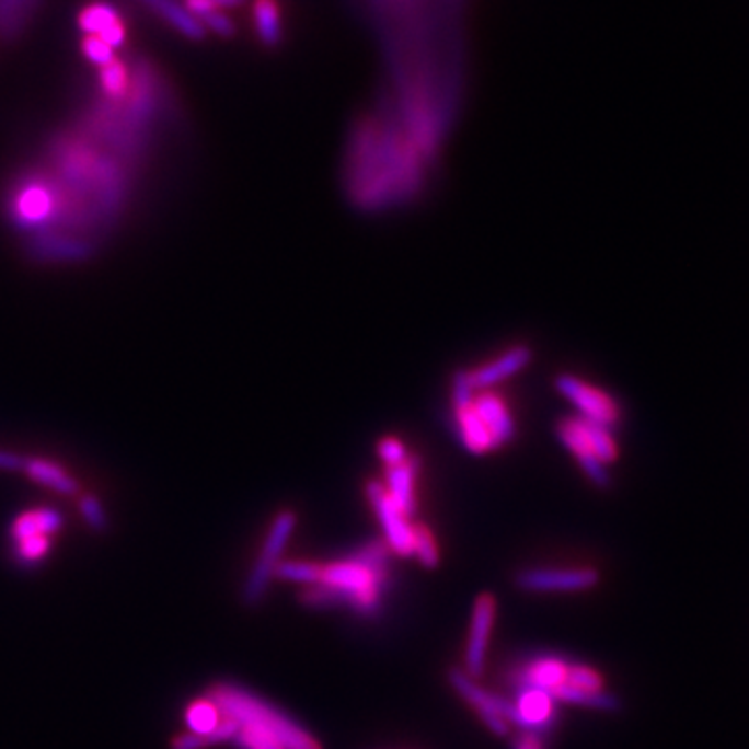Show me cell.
Returning <instances> with one entry per match:
<instances>
[{"label": "cell", "mask_w": 749, "mask_h": 749, "mask_svg": "<svg viewBox=\"0 0 749 749\" xmlns=\"http://www.w3.org/2000/svg\"><path fill=\"white\" fill-rule=\"evenodd\" d=\"M494 619H496V600H494V596H489V594L479 596L477 602H475V610H473L469 645H466V654H464L466 675L471 679L481 677V672L485 668V654H487V644H489V633H492V626H494Z\"/></svg>", "instance_id": "9c48e42d"}, {"label": "cell", "mask_w": 749, "mask_h": 749, "mask_svg": "<svg viewBox=\"0 0 749 749\" xmlns=\"http://www.w3.org/2000/svg\"><path fill=\"white\" fill-rule=\"evenodd\" d=\"M62 517L55 508H34L20 515L11 525V538L15 543L34 538H53L61 529Z\"/></svg>", "instance_id": "2e32d148"}, {"label": "cell", "mask_w": 749, "mask_h": 749, "mask_svg": "<svg viewBox=\"0 0 749 749\" xmlns=\"http://www.w3.org/2000/svg\"><path fill=\"white\" fill-rule=\"evenodd\" d=\"M598 583V573L591 568H575V571H525L517 577V585L527 591H581Z\"/></svg>", "instance_id": "30bf717a"}, {"label": "cell", "mask_w": 749, "mask_h": 749, "mask_svg": "<svg viewBox=\"0 0 749 749\" xmlns=\"http://www.w3.org/2000/svg\"><path fill=\"white\" fill-rule=\"evenodd\" d=\"M50 548V538H34V540L20 541L15 543V550H18V558L21 562H38L41 558L46 556Z\"/></svg>", "instance_id": "1f68e13d"}, {"label": "cell", "mask_w": 749, "mask_h": 749, "mask_svg": "<svg viewBox=\"0 0 749 749\" xmlns=\"http://www.w3.org/2000/svg\"><path fill=\"white\" fill-rule=\"evenodd\" d=\"M146 7L157 13L161 20H165L173 30H177L182 36L189 41H203L207 27L196 20L177 0H140Z\"/></svg>", "instance_id": "d6986e66"}, {"label": "cell", "mask_w": 749, "mask_h": 749, "mask_svg": "<svg viewBox=\"0 0 749 749\" xmlns=\"http://www.w3.org/2000/svg\"><path fill=\"white\" fill-rule=\"evenodd\" d=\"M38 4L41 0H0V41H15L34 18Z\"/></svg>", "instance_id": "44dd1931"}, {"label": "cell", "mask_w": 749, "mask_h": 749, "mask_svg": "<svg viewBox=\"0 0 749 749\" xmlns=\"http://www.w3.org/2000/svg\"><path fill=\"white\" fill-rule=\"evenodd\" d=\"M80 27L85 36H96L106 42L113 50L125 42V25L115 7L106 2L88 4L80 15Z\"/></svg>", "instance_id": "7c38bea8"}, {"label": "cell", "mask_w": 749, "mask_h": 749, "mask_svg": "<svg viewBox=\"0 0 749 749\" xmlns=\"http://www.w3.org/2000/svg\"><path fill=\"white\" fill-rule=\"evenodd\" d=\"M23 473H27V477L34 479L36 483L61 496H76L80 492V483L71 477L61 464L46 458H25Z\"/></svg>", "instance_id": "ac0fdd59"}, {"label": "cell", "mask_w": 749, "mask_h": 749, "mask_svg": "<svg viewBox=\"0 0 749 749\" xmlns=\"http://www.w3.org/2000/svg\"><path fill=\"white\" fill-rule=\"evenodd\" d=\"M416 460L415 458H406L404 462L390 466L388 469V496L392 498L395 506L406 515L413 517L415 515V477H416Z\"/></svg>", "instance_id": "e0dca14e"}, {"label": "cell", "mask_w": 749, "mask_h": 749, "mask_svg": "<svg viewBox=\"0 0 749 749\" xmlns=\"http://www.w3.org/2000/svg\"><path fill=\"white\" fill-rule=\"evenodd\" d=\"M80 510H82L83 519L92 529H96V531L106 529V512H104L101 499L94 498V496H82Z\"/></svg>", "instance_id": "4dcf8cb0"}, {"label": "cell", "mask_w": 749, "mask_h": 749, "mask_svg": "<svg viewBox=\"0 0 749 749\" xmlns=\"http://www.w3.org/2000/svg\"><path fill=\"white\" fill-rule=\"evenodd\" d=\"M246 0H186V9L200 21L208 13H226L228 9H235V7H242Z\"/></svg>", "instance_id": "83f0119b"}, {"label": "cell", "mask_w": 749, "mask_h": 749, "mask_svg": "<svg viewBox=\"0 0 749 749\" xmlns=\"http://www.w3.org/2000/svg\"><path fill=\"white\" fill-rule=\"evenodd\" d=\"M82 48L85 59L94 62V65H99V67H104V65L115 61V50L106 42L96 38V36H85Z\"/></svg>", "instance_id": "f546056e"}, {"label": "cell", "mask_w": 749, "mask_h": 749, "mask_svg": "<svg viewBox=\"0 0 749 749\" xmlns=\"http://www.w3.org/2000/svg\"><path fill=\"white\" fill-rule=\"evenodd\" d=\"M568 670H571V665L566 660L545 656V658H538L522 666L515 672L512 681L519 689H541V691L552 693L556 687L568 683Z\"/></svg>", "instance_id": "4fadbf2b"}, {"label": "cell", "mask_w": 749, "mask_h": 749, "mask_svg": "<svg viewBox=\"0 0 749 749\" xmlns=\"http://www.w3.org/2000/svg\"><path fill=\"white\" fill-rule=\"evenodd\" d=\"M252 15L256 34L261 42L269 48L279 46L284 41V13L279 0H254Z\"/></svg>", "instance_id": "ffe728a7"}, {"label": "cell", "mask_w": 749, "mask_h": 749, "mask_svg": "<svg viewBox=\"0 0 749 749\" xmlns=\"http://www.w3.org/2000/svg\"><path fill=\"white\" fill-rule=\"evenodd\" d=\"M200 23H203L205 27H208V30H212L215 34L223 36V38H231V36H235V23L229 20L228 15H226V13H221V11H217V13H208V15H205V18L200 20Z\"/></svg>", "instance_id": "836d02e7"}, {"label": "cell", "mask_w": 749, "mask_h": 749, "mask_svg": "<svg viewBox=\"0 0 749 749\" xmlns=\"http://www.w3.org/2000/svg\"><path fill=\"white\" fill-rule=\"evenodd\" d=\"M556 390L561 392L583 418L614 429L621 420V408L612 395L600 388L583 381L575 374L564 373L556 379Z\"/></svg>", "instance_id": "8992f818"}, {"label": "cell", "mask_w": 749, "mask_h": 749, "mask_svg": "<svg viewBox=\"0 0 749 749\" xmlns=\"http://www.w3.org/2000/svg\"><path fill=\"white\" fill-rule=\"evenodd\" d=\"M233 741L240 749H286L273 733L258 727H240Z\"/></svg>", "instance_id": "4316f807"}, {"label": "cell", "mask_w": 749, "mask_h": 749, "mask_svg": "<svg viewBox=\"0 0 749 749\" xmlns=\"http://www.w3.org/2000/svg\"><path fill=\"white\" fill-rule=\"evenodd\" d=\"M379 458L383 460V464L390 469L400 462H404L408 454H406V446L395 439V437H385L379 441Z\"/></svg>", "instance_id": "d6a6232c"}, {"label": "cell", "mask_w": 749, "mask_h": 749, "mask_svg": "<svg viewBox=\"0 0 749 749\" xmlns=\"http://www.w3.org/2000/svg\"><path fill=\"white\" fill-rule=\"evenodd\" d=\"M219 721H221L219 710L212 706V702H208L207 698H203V700H198L187 707L186 723L189 733L208 737L219 725Z\"/></svg>", "instance_id": "cb8c5ba5"}, {"label": "cell", "mask_w": 749, "mask_h": 749, "mask_svg": "<svg viewBox=\"0 0 749 749\" xmlns=\"http://www.w3.org/2000/svg\"><path fill=\"white\" fill-rule=\"evenodd\" d=\"M210 744H208L207 737L203 735H196V733H184V735H177L171 744L173 749H207Z\"/></svg>", "instance_id": "e575fe53"}, {"label": "cell", "mask_w": 749, "mask_h": 749, "mask_svg": "<svg viewBox=\"0 0 749 749\" xmlns=\"http://www.w3.org/2000/svg\"><path fill=\"white\" fill-rule=\"evenodd\" d=\"M293 527H296V515L290 512V510L279 512L275 520H273L269 533H267V540L263 543L261 556L254 562V568H252L246 587H244V600H246V603L261 602V598L265 596L270 579L275 577V568L279 564V556L286 550L291 533H293Z\"/></svg>", "instance_id": "277c9868"}, {"label": "cell", "mask_w": 749, "mask_h": 749, "mask_svg": "<svg viewBox=\"0 0 749 749\" xmlns=\"http://www.w3.org/2000/svg\"><path fill=\"white\" fill-rule=\"evenodd\" d=\"M413 554L427 568H436L439 562L434 533L425 525H413Z\"/></svg>", "instance_id": "484cf974"}, {"label": "cell", "mask_w": 749, "mask_h": 749, "mask_svg": "<svg viewBox=\"0 0 749 749\" xmlns=\"http://www.w3.org/2000/svg\"><path fill=\"white\" fill-rule=\"evenodd\" d=\"M554 700H562L568 704H577V706L596 707V710H619V700L612 693L606 691H585L579 687L564 685L556 687L550 693Z\"/></svg>", "instance_id": "7402d4cb"}, {"label": "cell", "mask_w": 749, "mask_h": 749, "mask_svg": "<svg viewBox=\"0 0 749 749\" xmlns=\"http://www.w3.org/2000/svg\"><path fill=\"white\" fill-rule=\"evenodd\" d=\"M385 561L388 543L369 541L353 556L323 566L321 581L302 594V602L311 606L346 603L362 614H374L388 579Z\"/></svg>", "instance_id": "6da1fadb"}, {"label": "cell", "mask_w": 749, "mask_h": 749, "mask_svg": "<svg viewBox=\"0 0 749 749\" xmlns=\"http://www.w3.org/2000/svg\"><path fill=\"white\" fill-rule=\"evenodd\" d=\"M556 431L566 450L579 460L585 475L602 487L608 485V466L619 458L612 429L577 415L562 418Z\"/></svg>", "instance_id": "3957f363"}, {"label": "cell", "mask_w": 749, "mask_h": 749, "mask_svg": "<svg viewBox=\"0 0 749 749\" xmlns=\"http://www.w3.org/2000/svg\"><path fill=\"white\" fill-rule=\"evenodd\" d=\"M529 362H531V350L527 346H517V348H510L508 353L502 354L498 358H494L492 362L481 365L475 371H466V377H469V383L475 392H485L502 381L520 373Z\"/></svg>", "instance_id": "8fae6325"}, {"label": "cell", "mask_w": 749, "mask_h": 749, "mask_svg": "<svg viewBox=\"0 0 749 749\" xmlns=\"http://www.w3.org/2000/svg\"><path fill=\"white\" fill-rule=\"evenodd\" d=\"M568 685L579 687L585 691H603L602 677L594 668L583 665H571Z\"/></svg>", "instance_id": "f1b7e54d"}, {"label": "cell", "mask_w": 749, "mask_h": 749, "mask_svg": "<svg viewBox=\"0 0 749 749\" xmlns=\"http://www.w3.org/2000/svg\"><path fill=\"white\" fill-rule=\"evenodd\" d=\"M101 85H103L104 101L117 103L125 99L129 90V71L122 61H111L101 67Z\"/></svg>", "instance_id": "603a6c76"}, {"label": "cell", "mask_w": 749, "mask_h": 749, "mask_svg": "<svg viewBox=\"0 0 749 749\" xmlns=\"http://www.w3.org/2000/svg\"><path fill=\"white\" fill-rule=\"evenodd\" d=\"M475 390L469 383L466 371H458L452 383V400H454V413H457L458 436L462 446L473 454H485L494 450V441L485 425L481 423L475 406H473Z\"/></svg>", "instance_id": "52a82bcc"}, {"label": "cell", "mask_w": 749, "mask_h": 749, "mask_svg": "<svg viewBox=\"0 0 749 749\" xmlns=\"http://www.w3.org/2000/svg\"><path fill=\"white\" fill-rule=\"evenodd\" d=\"M525 725L529 733H545L554 723V698L548 691L541 689H520L519 700H517Z\"/></svg>", "instance_id": "9a60e30c"}, {"label": "cell", "mask_w": 749, "mask_h": 749, "mask_svg": "<svg viewBox=\"0 0 749 749\" xmlns=\"http://www.w3.org/2000/svg\"><path fill=\"white\" fill-rule=\"evenodd\" d=\"M473 406H475V413L481 418V423L489 431L496 448L508 443L515 437L517 425H515V418L510 415L508 406L502 402V397L489 394V392H483L481 395H473Z\"/></svg>", "instance_id": "5bb4252c"}, {"label": "cell", "mask_w": 749, "mask_h": 749, "mask_svg": "<svg viewBox=\"0 0 749 749\" xmlns=\"http://www.w3.org/2000/svg\"><path fill=\"white\" fill-rule=\"evenodd\" d=\"M450 683L457 689L458 693L477 710L479 716L485 721V725L492 728L496 735L504 737L508 735V723H515L520 730H529L517 706L508 700H502L499 695H494L481 687L460 670L450 672Z\"/></svg>", "instance_id": "5b68a950"}, {"label": "cell", "mask_w": 749, "mask_h": 749, "mask_svg": "<svg viewBox=\"0 0 749 749\" xmlns=\"http://www.w3.org/2000/svg\"><path fill=\"white\" fill-rule=\"evenodd\" d=\"M515 749H543V741H541L540 733H527L522 730L519 739L515 741Z\"/></svg>", "instance_id": "8d00e7d4"}, {"label": "cell", "mask_w": 749, "mask_h": 749, "mask_svg": "<svg viewBox=\"0 0 749 749\" xmlns=\"http://www.w3.org/2000/svg\"><path fill=\"white\" fill-rule=\"evenodd\" d=\"M208 702L219 710L223 718L238 723V727H258L273 733L286 749H321V744L307 728L293 723L288 714L270 706L263 698L244 687L217 683L208 689Z\"/></svg>", "instance_id": "7a4b0ae2"}, {"label": "cell", "mask_w": 749, "mask_h": 749, "mask_svg": "<svg viewBox=\"0 0 749 749\" xmlns=\"http://www.w3.org/2000/svg\"><path fill=\"white\" fill-rule=\"evenodd\" d=\"M321 564L314 562H279L275 568L277 579H286L291 583H302V585H316L321 581Z\"/></svg>", "instance_id": "d4e9b609"}, {"label": "cell", "mask_w": 749, "mask_h": 749, "mask_svg": "<svg viewBox=\"0 0 749 749\" xmlns=\"http://www.w3.org/2000/svg\"><path fill=\"white\" fill-rule=\"evenodd\" d=\"M25 458L18 457L9 450H0V471H23Z\"/></svg>", "instance_id": "d590c367"}, {"label": "cell", "mask_w": 749, "mask_h": 749, "mask_svg": "<svg viewBox=\"0 0 749 749\" xmlns=\"http://www.w3.org/2000/svg\"><path fill=\"white\" fill-rule=\"evenodd\" d=\"M367 496L385 533V543L400 556H413V525L408 517L388 496L383 483L373 481L367 485Z\"/></svg>", "instance_id": "ba28073f"}]
</instances>
